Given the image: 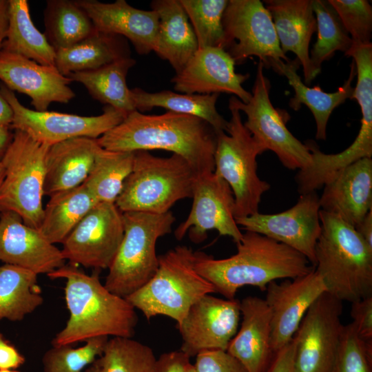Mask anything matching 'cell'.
Masks as SVG:
<instances>
[{
	"label": "cell",
	"mask_w": 372,
	"mask_h": 372,
	"mask_svg": "<svg viewBox=\"0 0 372 372\" xmlns=\"http://www.w3.org/2000/svg\"><path fill=\"white\" fill-rule=\"evenodd\" d=\"M217 134L204 120L167 111L158 115L137 110L99 138L98 144L114 152L163 149L184 158L197 174L214 171Z\"/></svg>",
	"instance_id": "6da1fadb"
},
{
	"label": "cell",
	"mask_w": 372,
	"mask_h": 372,
	"mask_svg": "<svg viewBox=\"0 0 372 372\" xmlns=\"http://www.w3.org/2000/svg\"><path fill=\"white\" fill-rule=\"evenodd\" d=\"M236 245V253L225 258L194 251L197 272L227 299L235 298L242 287L265 291L271 282L296 278L314 269L298 251L256 232L246 231Z\"/></svg>",
	"instance_id": "7a4b0ae2"
},
{
	"label": "cell",
	"mask_w": 372,
	"mask_h": 372,
	"mask_svg": "<svg viewBox=\"0 0 372 372\" xmlns=\"http://www.w3.org/2000/svg\"><path fill=\"white\" fill-rule=\"evenodd\" d=\"M47 276L66 280L65 299L70 313L52 346L72 345L99 336H133L138 322L135 309L102 285L99 273L87 275L69 263Z\"/></svg>",
	"instance_id": "3957f363"
},
{
	"label": "cell",
	"mask_w": 372,
	"mask_h": 372,
	"mask_svg": "<svg viewBox=\"0 0 372 372\" xmlns=\"http://www.w3.org/2000/svg\"><path fill=\"white\" fill-rule=\"evenodd\" d=\"M320 220L314 269L327 292L351 303L372 296V249L339 216L320 209Z\"/></svg>",
	"instance_id": "277c9868"
},
{
	"label": "cell",
	"mask_w": 372,
	"mask_h": 372,
	"mask_svg": "<svg viewBox=\"0 0 372 372\" xmlns=\"http://www.w3.org/2000/svg\"><path fill=\"white\" fill-rule=\"evenodd\" d=\"M214 286L194 267V251L178 245L158 256L153 277L125 299L147 320L165 316L179 324L203 296L215 293Z\"/></svg>",
	"instance_id": "5b68a950"
},
{
	"label": "cell",
	"mask_w": 372,
	"mask_h": 372,
	"mask_svg": "<svg viewBox=\"0 0 372 372\" xmlns=\"http://www.w3.org/2000/svg\"><path fill=\"white\" fill-rule=\"evenodd\" d=\"M197 173L182 157L134 152L133 169L115 205L121 212L165 214L178 200L192 198Z\"/></svg>",
	"instance_id": "8992f818"
},
{
	"label": "cell",
	"mask_w": 372,
	"mask_h": 372,
	"mask_svg": "<svg viewBox=\"0 0 372 372\" xmlns=\"http://www.w3.org/2000/svg\"><path fill=\"white\" fill-rule=\"evenodd\" d=\"M123 237L104 286L125 298L155 274L158 267L157 240L171 233L176 218L170 211L161 214L127 211L123 212Z\"/></svg>",
	"instance_id": "52a82bcc"
},
{
	"label": "cell",
	"mask_w": 372,
	"mask_h": 372,
	"mask_svg": "<svg viewBox=\"0 0 372 372\" xmlns=\"http://www.w3.org/2000/svg\"><path fill=\"white\" fill-rule=\"evenodd\" d=\"M229 109L227 130L217 134L214 172L233 192L236 219L258 212L261 197L270 185L257 174L256 157L265 149L245 127L240 112L229 104Z\"/></svg>",
	"instance_id": "ba28073f"
},
{
	"label": "cell",
	"mask_w": 372,
	"mask_h": 372,
	"mask_svg": "<svg viewBox=\"0 0 372 372\" xmlns=\"http://www.w3.org/2000/svg\"><path fill=\"white\" fill-rule=\"evenodd\" d=\"M50 146L14 130L1 162L5 176L0 187V212L12 211L38 229L43 216L45 158Z\"/></svg>",
	"instance_id": "9c48e42d"
},
{
	"label": "cell",
	"mask_w": 372,
	"mask_h": 372,
	"mask_svg": "<svg viewBox=\"0 0 372 372\" xmlns=\"http://www.w3.org/2000/svg\"><path fill=\"white\" fill-rule=\"evenodd\" d=\"M259 61L250 100L245 103L232 96L229 104L247 116L245 127L265 151H272L289 169H303L311 164L312 156L307 144L297 139L287 129L290 116L276 108L269 97L271 83Z\"/></svg>",
	"instance_id": "30bf717a"
},
{
	"label": "cell",
	"mask_w": 372,
	"mask_h": 372,
	"mask_svg": "<svg viewBox=\"0 0 372 372\" xmlns=\"http://www.w3.org/2000/svg\"><path fill=\"white\" fill-rule=\"evenodd\" d=\"M223 49L236 64L256 56L265 68L290 59L280 48L270 13L260 0H229L223 17Z\"/></svg>",
	"instance_id": "8fae6325"
},
{
	"label": "cell",
	"mask_w": 372,
	"mask_h": 372,
	"mask_svg": "<svg viewBox=\"0 0 372 372\" xmlns=\"http://www.w3.org/2000/svg\"><path fill=\"white\" fill-rule=\"evenodd\" d=\"M0 92L10 104L13 118L11 127L28 134L34 140L49 146L76 137L98 138L114 127L127 116L105 105L98 116H84L57 112H39L23 106L13 91L3 84Z\"/></svg>",
	"instance_id": "7c38bea8"
},
{
	"label": "cell",
	"mask_w": 372,
	"mask_h": 372,
	"mask_svg": "<svg viewBox=\"0 0 372 372\" xmlns=\"http://www.w3.org/2000/svg\"><path fill=\"white\" fill-rule=\"evenodd\" d=\"M342 302L327 292L310 307L293 339L295 372H332L344 324Z\"/></svg>",
	"instance_id": "4fadbf2b"
},
{
	"label": "cell",
	"mask_w": 372,
	"mask_h": 372,
	"mask_svg": "<svg viewBox=\"0 0 372 372\" xmlns=\"http://www.w3.org/2000/svg\"><path fill=\"white\" fill-rule=\"evenodd\" d=\"M123 234V212L115 203H98L63 241L61 253L71 265L108 269Z\"/></svg>",
	"instance_id": "5bb4252c"
},
{
	"label": "cell",
	"mask_w": 372,
	"mask_h": 372,
	"mask_svg": "<svg viewBox=\"0 0 372 372\" xmlns=\"http://www.w3.org/2000/svg\"><path fill=\"white\" fill-rule=\"evenodd\" d=\"M193 203L187 218L176 227L174 236L181 240L188 233L194 243L204 241L207 231L216 230L238 243L242 237L235 217V200L228 183L214 172L197 174Z\"/></svg>",
	"instance_id": "9a60e30c"
},
{
	"label": "cell",
	"mask_w": 372,
	"mask_h": 372,
	"mask_svg": "<svg viewBox=\"0 0 372 372\" xmlns=\"http://www.w3.org/2000/svg\"><path fill=\"white\" fill-rule=\"evenodd\" d=\"M320 206L316 192L300 195L289 209L276 214L257 212L236 218L238 225L298 251L314 267L316 247L321 233Z\"/></svg>",
	"instance_id": "2e32d148"
},
{
	"label": "cell",
	"mask_w": 372,
	"mask_h": 372,
	"mask_svg": "<svg viewBox=\"0 0 372 372\" xmlns=\"http://www.w3.org/2000/svg\"><path fill=\"white\" fill-rule=\"evenodd\" d=\"M240 318L238 300L203 296L177 324L183 340L180 350L189 358L205 351H226Z\"/></svg>",
	"instance_id": "e0dca14e"
},
{
	"label": "cell",
	"mask_w": 372,
	"mask_h": 372,
	"mask_svg": "<svg viewBox=\"0 0 372 372\" xmlns=\"http://www.w3.org/2000/svg\"><path fill=\"white\" fill-rule=\"evenodd\" d=\"M265 291V300L271 316V348L275 353L291 342L308 309L327 289L313 269L296 278L271 282Z\"/></svg>",
	"instance_id": "ac0fdd59"
},
{
	"label": "cell",
	"mask_w": 372,
	"mask_h": 372,
	"mask_svg": "<svg viewBox=\"0 0 372 372\" xmlns=\"http://www.w3.org/2000/svg\"><path fill=\"white\" fill-rule=\"evenodd\" d=\"M0 80L12 91L26 94L34 110L47 111L52 103H68L75 97L72 81L55 65L39 64L21 55L0 50Z\"/></svg>",
	"instance_id": "d6986e66"
},
{
	"label": "cell",
	"mask_w": 372,
	"mask_h": 372,
	"mask_svg": "<svg viewBox=\"0 0 372 372\" xmlns=\"http://www.w3.org/2000/svg\"><path fill=\"white\" fill-rule=\"evenodd\" d=\"M235 65L234 60L222 48H198L171 82L175 90L185 94L227 93L246 103L251 93L242 87V83L249 74L236 72Z\"/></svg>",
	"instance_id": "ffe728a7"
},
{
	"label": "cell",
	"mask_w": 372,
	"mask_h": 372,
	"mask_svg": "<svg viewBox=\"0 0 372 372\" xmlns=\"http://www.w3.org/2000/svg\"><path fill=\"white\" fill-rule=\"evenodd\" d=\"M0 260L46 275L65 262L61 249L12 211L0 212Z\"/></svg>",
	"instance_id": "44dd1931"
},
{
	"label": "cell",
	"mask_w": 372,
	"mask_h": 372,
	"mask_svg": "<svg viewBox=\"0 0 372 372\" xmlns=\"http://www.w3.org/2000/svg\"><path fill=\"white\" fill-rule=\"evenodd\" d=\"M91 19L96 31L116 34L128 39L139 54L154 51L159 19L153 10L130 6L125 0L103 3L76 0Z\"/></svg>",
	"instance_id": "7402d4cb"
},
{
	"label": "cell",
	"mask_w": 372,
	"mask_h": 372,
	"mask_svg": "<svg viewBox=\"0 0 372 372\" xmlns=\"http://www.w3.org/2000/svg\"><path fill=\"white\" fill-rule=\"evenodd\" d=\"M320 209L355 227L372 209V159L363 158L340 171L324 185Z\"/></svg>",
	"instance_id": "603a6c76"
},
{
	"label": "cell",
	"mask_w": 372,
	"mask_h": 372,
	"mask_svg": "<svg viewBox=\"0 0 372 372\" xmlns=\"http://www.w3.org/2000/svg\"><path fill=\"white\" fill-rule=\"evenodd\" d=\"M240 327L226 351L247 372H265L274 355L269 307L265 299L249 296L240 301Z\"/></svg>",
	"instance_id": "cb8c5ba5"
},
{
	"label": "cell",
	"mask_w": 372,
	"mask_h": 372,
	"mask_svg": "<svg viewBox=\"0 0 372 372\" xmlns=\"http://www.w3.org/2000/svg\"><path fill=\"white\" fill-rule=\"evenodd\" d=\"M284 54L292 52L303 68L305 85L315 79L310 63L309 43L316 31L313 0H265Z\"/></svg>",
	"instance_id": "d4e9b609"
},
{
	"label": "cell",
	"mask_w": 372,
	"mask_h": 372,
	"mask_svg": "<svg viewBox=\"0 0 372 372\" xmlns=\"http://www.w3.org/2000/svg\"><path fill=\"white\" fill-rule=\"evenodd\" d=\"M101 146L96 139L76 137L50 146L45 158L44 195L51 196L84 183Z\"/></svg>",
	"instance_id": "484cf974"
},
{
	"label": "cell",
	"mask_w": 372,
	"mask_h": 372,
	"mask_svg": "<svg viewBox=\"0 0 372 372\" xmlns=\"http://www.w3.org/2000/svg\"><path fill=\"white\" fill-rule=\"evenodd\" d=\"M300 63L298 59L285 62L282 60L271 62L267 68H271L276 73L285 76L294 90V96L289 105L293 110H298L305 105L311 112L316 124V138H327V125L329 117L336 107L351 99L354 87L353 81L356 76L355 62L352 59L348 79L338 90L332 93L323 91L320 87H309L305 85L298 74Z\"/></svg>",
	"instance_id": "4316f807"
},
{
	"label": "cell",
	"mask_w": 372,
	"mask_h": 372,
	"mask_svg": "<svg viewBox=\"0 0 372 372\" xmlns=\"http://www.w3.org/2000/svg\"><path fill=\"white\" fill-rule=\"evenodd\" d=\"M151 8L159 19L153 52L178 74L198 49L188 17L179 0H154Z\"/></svg>",
	"instance_id": "83f0119b"
},
{
	"label": "cell",
	"mask_w": 372,
	"mask_h": 372,
	"mask_svg": "<svg viewBox=\"0 0 372 372\" xmlns=\"http://www.w3.org/2000/svg\"><path fill=\"white\" fill-rule=\"evenodd\" d=\"M130 56L127 39L121 36L95 31L74 45L56 50L54 65L64 76L96 70Z\"/></svg>",
	"instance_id": "f1b7e54d"
},
{
	"label": "cell",
	"mask_w": 372,
	"mask_h": 372,
	"mask_svg": "<svg viewBox=\"0 0 372 372\" xmlns=\"http://www.w3.org/2000/svg\"><path fill=\"white\" fill-rule=\"evenodd\" d=\"M136 63L131 56L125 57L96 70L72 73L68 77L83 85L95 100L127 115L136 110L126 81L129 70Z\"/></svg>",
	"instance_id": "f546056e"
},
{
	"label": "cell",
	"mask_w": 372,
	"mask_h": 372,
	"mask_svg": "<svg viewBox=\"0 0 372 372\" xmlns=\"http://www.w3.org/2000/svg\"><path fill=\"white\" fill-rule=\"evenodd\" d=\"M131 90L135 109L140 112L162 107L200 118L209 123L217 134L227 130L228 121L218 112L216 107L219 94H178L171 90L148 92L138 87Z\"/></svg>",
	"instance_id": "4dcf8cb0"
},
{
	"label": "cell",
	"mask_w": 372,
	"mask_h": 372,
	"mask_svg": "<svg viewBox=\"0 0 372 372\" xmlns=\"http://www.w3.org/2000/svg\"><path fill=\"white\" fill-rule=\"evenodd\" d=\"M81 184L50 197L38 230L52 244L63 243L81 219L98 203Z\"/></svg>",
	"instance_id": "1f68e13d"
},
{
	"label": "cell",
	"mask_w": 372,
	"mask_h": 372,
	"mask_svg": "<svg viewBox=\"0 0 372 372\" xmlns=\"http://www.w3.org/2000/svg\"><path fill=\"white\" fill-rule=\"evenodd\" d=\"M8 24L2 49L39 64L54 65L56 50L34 25L27 0H8Z\"/></svg>",
	"instance_id": "d6a6232c"
},
{
	"label": "cell",
	"mask_w": 372,
	"mask_h": 372,
	"mask_svg": "<svg viewBox=\"0 0 372 372\" xmlns=\"http://www.w3.org/2000/svg\"><path fill=\"white\" fill-rule=\"evenodd\" d=\"M37 276L16 265L0 267V320H22L43 304Z\"/></svg>",
	"instance_id": "836d02e7"
},
{
	"label": "cell",
	"mask_w": 372,
	"mask_h": 372,
	"mask_svg": "<svg viewBox=\"0 0 372 372\" xmlns=\"http://www.w3.org/2000/svg\"><path fill=\"white\" fill-rule=\"evenodd\" d=\"M44 23V34L55 50L70 47L96 31L91 19L76 1L48 0Z\"/></svg>",
	"instance_id": "e575fe53"
},
{
	"label": "cell",
	"mask_w": 372,
	"mask_h": 372,
	"mask_svg": "<svg viewBox=\"0 0 372 372\" xmlns=\"http://www.w3.org/2000/svg\"><path fill=\"white\" fill-rule=\"evenodd\" d=\"M134 152H114L100 147L83 183L99 203H115L131 173Z\"/></svg>",
	"instance_id": "d590c367"
},
{
	"label": "cell",
	"mask_w": 372,
	"mask_h": 372,
	"mask_svg": "<svg viewBox=\"0 0 372 372\" xmlns=\"http://www.w3.org/2000/svg\"><path fill=\"white\" fill-rule=\"evenodd\" d=\"M313 10L316 19L318 37L309 58L316 78L321 72L322 63L331 59L336 51L347 52L353 41L327 1L313 0Z\"/></svg>",
	"instance_id": "8d00e7d4"
},
{
	"label": "cell",
	"mask_w": 372,
	"mask_h": 372,
	"mask_svg": "<svg viewBox=\"0 0 372 372\" xmlns=\"http://www.w3.org/2000/svg\"><path fill=\"white\" fill-rule=\"evenodd\" d=\"M156 360L149 346L132 338L113 337L96 362L101 372H153Z\"/></svg>",
	"instance_id": "74e56055"
},
{
	"label": "cell",
	"mask_w": 372,
	"mask_h": 372,
	"mask_svg": "<svg viewBox=\"0 0 372 372\" xmlns=\"http://www.w3.org/2000/svg\"><path fill=\"white\" fill-rule=\"evenodd\" d=\"M196 37L198 48H223V17L228 0H179Z\"/></svg>",
	"instance_id": "f35d334b"
},
{
	"label": "cell",
	"mask_w": 372,
	"mask_h": 372,
	"mask_svg": "<svg viewBox=\"0 0 372 372\" xmlns=\"http://www.w3.org/2000/svg\"><path fill=\"white\" fill-rule=\"evenodd\" d=\"M108 340L107 336L92 338L78 348L52 346L42 358L43 372H83L102 355Z\"/></svg>",
	"instance_id": "ab89813d"
},
{
	"label": "cell",
	"mask_w": 372,
	"mask_h": 372,
	"mask_svg": "<svg viewBox=\"0 0 372 372\" xmlns=\"http://www.w3.org/2000/svg\"><path fill=\"white\" fill-rule=\"evenodd\" d=\"M372 341L361 339L353 322L343 326L332 372H371Z\"/></svg>",
	"instance_id": "60d3db41"
},
{
	"label": "cell",
	"mask_w": 372,
	"mask_h": 372,
	"mask_svg": "<svg viewBox=\"0 0 372 372\" xmlns=\"http://www.w3.org/2000/svg\"><path fill=\"white\" fill-rule=\"evenodd\" d=\"M353 43H370L372 37V7L366 0H328Z\"/></svg>",
	"instance_id": "b9f144b4"
},
{
	"label": "cell",
	"mask_w": 372,
	"mask_h": 372,
	"mask_svg": "<svg viewBox=\"0 0 372 372\" xmlns=\"http://www.w3.org/2000/svg\"><path fill=\"white\" fill-rule=\"evenodd\" d=\"M194 365L198 372H247L238 360L223 350L200 353Z\"/></svg>",
	"instance_id": "7bdbcfd3"
},
{
	"label": "cell",
	"mask_w": 372,
	"mask_h": 372,
	"mask_svg": "<svg viewBox=\"0 0 372 372\" xmlns=\"http://www.w3.org/2000/svg\"><path fill=\"white\" fill-rule=\"evenodd\" d=\"M350 313L359 337L372 341V296L351 302Z\"/></svg>",
	"instance_id": "ee69618b"
},
{
	"label": "cell",
	"mask_w": 372,
	"mask_h": 372,
	"mask_svg": "<svg viewBox=\"0 0 372 372\" xmlns=\"http://www.w3.org/2000/svg\"><path fill=\"white\" fill-rule=\"evenodd\" d=\"M189 359L180 350L164 353L156 358L153 372H187Z\"/></svg>",
	"instance_id": "f6af8a7d"
},
{
	"label": "cell",
	"mask_w": 372,
	"mask_h": 372,
	"mask_svg": "<svg viewBox=\"0 0 372 372\" xmlns=\"http://www.w3.org/2000/svg\"><path fill=\"white\" fill-rule=\"evenodd\" d=\"M295 343L293 339L274 353L265 372H295Z\"/></svg>",
	"instance_id": "bcb514c9"
},
{
	"label": "cell",
	"mask_w": 372,
	"mask_h": 372,
	"mask_svg": "<svg viewBox=\"0 0 372 372\" xmlns=\"http://www.w3.org/2000/svg\"><path fill=\"white\" fill-rule=\"evenodd\" d=\"M25 362V357L0 333V370L17 369Z\"/></svg>",
	"instance_id": "7dc6e473"
},
{
	"label": "cell",
	"mask_w": 372,
	"mask_h": 372,
	"mask_svg": "<svg viewBox=\"0 0 372 372\" xmlns=\"http://www.w3.org/2000/svg\"><path fill=\"white\" fill-rule=\"evenodd\" d=\"M355 228L369 247L372 249V209L366 214Z\"/></svg>",
	"instance_id": "c3c4849f"
},
{
	"label": "cell",
	"mask_w": 372,
	"mask_h": 372,
	"mask_svg": "<svg viewBox=\"0 0 372 372\" xmlns=\"http://www.w3.org/2000/svg\"><path fill=\"white\" fill-rule=\"evenodd\" d=\"M8 0H0V50L6 39L8 24Z\"/></svg>",
	"instance_id": "681fc988"
},
{
	"label": "cell",
	"mask_w": 372,
	"mask_h": 372,
	"mask_svg": "<svg viewBox=\"0 0 372 372\" xmlns=\"http://www.w3.org/2000/svg\"><path fill=\"white\" fill-rule=\"evenodd\" d=\"M12 130L10 125H0V161L13 138L14 133L12 132Z\"/></svg>",
	"instance_id": "f907efd6"
},
{
	"label": "cell",
	"mask_w": 372,
	"mask_h": 372,
	"mask_svg": "<svg viewBox=\"0 0 372 372\" xmlns=\"http://www.w3.org/2000/svg\"><path fill=\"white\" fill-rule=\"evenodd\" d=\"M12 118V110L0 92V125L10 126Z\"/></svg>",
	"instance_id": "816d5d0a"
},
{
	"label": "cell",
	"mask_w": 372,
	"mask_h": 372,
	"mask_svg": "<svg viewBox=\"0 0 372 372\" xmlns=\"http://www.w3.org/2000/svg\"><path fill=\"white\" fill-rule=\"evenodd\" d=\"M84 372H101L99 366L95 361L93 364L90 365Z\"/></svg>",
	"instance_id": "f5cc1de1"
},
{
	"label": "cell",
	"mask_w": 372,
	"mask_h": 372,
	"mask_svg": "<svg viewBox=\"0 0 372 372\" xmlns=\"http://www.w3.org/2000/svg\"><path fill=\"white\" fill-rule=\"evenodd\" d=\"M5 176V169L2 163L0 161V187Z\"/></svg>",
	"instance_id": "db71d44e"
},
{
	"label": "cell",
	"mask_w": 372,
	"mask_h": 372,
	"mask_svg": "<svg viewBox=\"0 0 372 372\" xmlns=\"http://www.w3.org/2000/svg\"><path fill=\"white\" fill-rule=\"evenodd\" d=\"M187 372H198V371L195 368L194 365L190 362L187 366Z\"/></svg>",
	"instance_id": "11a10c76"
},
{
	"label": "cell",
	"mask_w": 372,
	"mask_h": 372,
	"mask_svg": "<svg viewBox=\"0 0 372 372\" xmlns=\"http://www.w3.org/2000/svg\"><path fill=\"white\" fill-rule=\"evenodd\" d=\"M0 372H20L19 371H17L16 369L10 370V369H4V370H0Z\"/></svg>",
	"instance_id": "9f6ffc18"
}]
</instances>
